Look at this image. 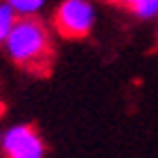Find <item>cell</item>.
Masks as SVG:
<instances>
[{
	"label": "cell",
	"mask_w": 158,
	"mask_h": 158,
	"mask_svg": "<svg viewBox=\"0 0 158 158\" xmlns=\"http://www.w3.org/2000/svg\"><path fill=\"white\" fill-rule=\"evenodd\" d=\"M52 25L61 39L81 41L90 36L95 25V7L88 0H61L54 9Z\"/></svg>",
	"instance_id": "7a4b0ae2"
},
{
	"label": "cell",
	"mask_w": 158,
	"mask_h": 158,
	"mask_svg": "<svg viewBox=\"0 0 158 158\" xmlns=\"http://www.w3.org/2000/svg\"><path fill=\"white\" fill-rule=\"evenodd\" d=\"M0 158H2V156H0Z\"/></svg>",
	"instance_id": "9c48e42d"
},
{
	"label": "cell",
	"mask_w": 158,
	"mask_h": 158,
	"mask_svg": "<svg viewBox=\"0 0 158 158\" xmlns=\"http://www.w3.org/2000/svg\"><path fill=\"white\" fill-rule=\"evenodd\" d=\"M131 11H133L138 18H142V20L156 18V16H158V0H140L138 5L131 7Z\"/></svg>",
	"instance_id": "8992f818"
},
{
	"label": "cell",
	"mask_w": 158,
	"mask_h": 158,
	"mask_svg": "<svg viewBox=\"0 0 158 158\" xmlns=\"http://www.w3.org/2000/svg\"><path fill=\"white\" fill-rule=\"evenodd\" d=\"M2 158H45V142L32 124H14L2 131Z\"/></svg>",
	"instance_id": "3957f363"
},
{
	"label": "cell",
	"mask_w": 158,
	"mask_h": 158,
	"mask_svg": "<svg viewBox=\"0 0 158 158\" xmlns=\"http://www.w3.org/2000/svg\"><path fill=\"white\" fill-rule=\"evenodd\" d=\"M7 54L16 66L27 73H43L52 61V41H50L48 25L36 16L18 18L11 34L5 41Z\"/></svg>",
	"instance_id": "6da1fadb"
},
{
	"label": "cell",
	"mask_w": 158,
	"mask_h": 158,
	"mask_svg": "<svg viewBox=\"0 0 158 158\" xmlns=\"http://www.w3.org/2000/svg\"><path fill=\"white\" fill-rule=\"evenodd\" d=\"M113 2H118V5H122V7H129V9H131L133 5L140 2V0H113Z\"/></svg>",
	"instance_id": "52a82bcc"
},
{
	"label": "cell",
	"mask_w": 158,
	"mask_h": 158,
	"mask_svg": "<svg viewBox=\"0 0 158 158\" xmlns=\"http://www.w3.org/2000/svg\"><path fill=\"white\" fill-rule=\"evenodd\" d=\"M156 39H158V34H156Z\"/></svg>",
	"instance_id": "ba28073f"
},
{
	"label": "cell",
	"mask_w": 158,
	"mask_h": 158,
	"mask_svg": "<svg viewBox=\"0 0 158 158\" xmlns=\"http://www.w3.org/2000/svg\"><path fill=\"white\" fill-rule=\"evenodd\" d=\"M18 16L14 14V9L7 2H0V43H5L7 36L11 34L14 25H16Z\"/></svg>",
	"instance_id": "5b68a950"
},
{
	"label": "cell",
	"mask_w": 158,
	"mask_h": 158,
	"mask_svg": "<svg viewBox=\"0 0 158 158\" xmlns=\"http://www.w3.org/2000/svg\"><path fill=\"white\" fill-rule=\"evenodd\" d=\"M5 2L14 9V14L18 18H25V16L39 14L43 9V5H45V0H5Z\"/></svg>",
	"instance_id": "277c9868"
}]
</instances>
